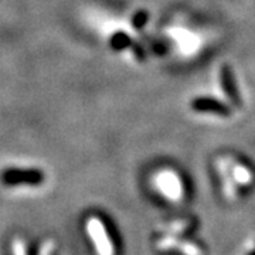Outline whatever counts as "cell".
<instances>
[{
	"mask_svg": "<svg viewBox=\"0 0 255 255\" xmlns=\"http://www.w3.org/2000/svg\"><path fill=\"white\" fill-rule=\"evenodd\" d=\"M87 230L88 234L91 237L94 247L97 250L98 255H114V246L111 241L110 236L107 233V230L104 227L102 221L98 217H91L87 223Z\"/></svg>",
	"mask_w": 255,
	"mask_h": 255,
	"instance_id": "obj_1",
	"label": "cell"
},
{
	"mask_svg": "<svg viewBox=\"0 0 255 255\" xmlns=\"http://www.w3.org/2000/svg\"><path fill=\"white\" fill-rule=\"evenodd\" d=\"M220 81H221V87H223V91L227 95V98L230 102L236 107V108H243V101L240 97V92L237 88V82H236V77H234V71L233 68L224 64L221 68H220Z\"/></svg>",
	"mask_w": 255,
	"mask_h": 255,
	"instance_id": "obj_2",
	"label": "cell"
},
{
	"mask_svg": "<svg viewBox=\"0 0 255 255\" xmlns=\"http://www.w3.org/2000/svg\"><path fill=\"white\" fill-rule=\"evenodd\" d=\"M3 183L7 184H18V183H28V184H37L43 182V172L28 169V170H21V169H10L1 174Z\"/></svg>",
	"mask_w": 255,
	"mask_h": 255,
	"instance_id": "obj_3",
	"label": "cell"
},
{
	"mask_svg": "<svg viewBox=\"0 0 255 255\" xmlns=\"http://www.w3.org/2000/svg\"><path fill=\"white\" fill-rule=\"evenodd\" d=\"M191 110L196 112H213L221 117H230L231 110L224 102L216 100V98H209V97H200L191 101Z\"/></svg>",
	"mask_w": 255,
	"mask_h": 255,
	"instance_id": "obj_4",
	"label": "cell"
},
{
	"mask_svg": "<svg viewBox=\"0 0 255 255\" xmlns=\"http://www.w3.org/2000/svg\"><path fill=\"white\" fill-rule=\"evenodd\" d=\"M157 250H179L183 255H201V250L199 247L193 246L190 243L182 241L179 238L164 236L160 240L156 241Z\"/></svg>",
	"mask_w": 255,
	"mask_h": 255,
	"instance_id": "obj_5",
	"label": "cell"
},
{
	"mask_svg": "<svg viewBox=\"0 0 255 255\" xmlns=\"http://www.w3.org/2000/svg\"><path fill=\"white\" fill-rule=\"evenodd\" d=\"M159 189L163 193L164 196L172 201H179L183 194L182 184L179 182L177 177H174L173 174H162V177L159 179Z\"/></svg>",
	"mask_w": 255,
	"mask_h": 255,
	"instance_id": "obj_6",
	"label": "cell"
},
{
	"mask_svg": "<svg viewBox=\"0 0 255 255\" xmlns=\"http://www.w3.org/2000/svg\"><path fill=\"white\" fill-rule=\"evenodd\" d=\"M110 46L115 51H122V50H125L128 47L133 46V41H132V38L128 36L127 33L118 31V33H115L114 36L111 37Z\"/></svg>",
	"mask_w": 255,
	"mask_h": 255,
	"instance_id": "obj_7",
	"label": "cell"
},
{
	"mask_svg": "<svg viewBox=\"0 0 255 255\" xmlns=\"http://www.w3.org/2000/svg\"><path fill=\"white\" fill-rule=\"evenodd\" d=\"M147 20H149V13L146 10H139L132 17V27L135 30H142L146 26Z\"/></svg>",
	"mask_w": 255,
	"mask_h": 255,
	"instance_id": "obj_8",
	"label": "cell"
},
{
	"mask_svg": "<svg viewBox=\"0 0 255 255\" xmlns=\"http://www.w3.org/2000/svg\"><path fill=\"white\" fill-rule=\"evenodd\" d=\"M236 179H237L238 183H243V184H247V183L251 182V174L247 170L246 167H238L236 170Z\"/></svg>",
	"mask_w": 255,
	"mask_h": 255,
	"instance_id": "obj_9",
	"label": "cell"
},
{
	"mask_svg": "<svg viewBox=\"0 0 255 255\" xmlns=\"http://www.w3.org/2000/svg\"><path fill=\"white\" fill-rule=\"evenodd\" d=\"M11 251H13V255H27L26 254V247H24V243H23L20 238H14V240H13Z\"/></svg>",
	"mask_w": 255,
	"mask_h": 255,
	"instance_id": "obj_10",
	"label": "cell"
},
{
	"mask_svg": "<svg viewBox=\"0 0 255 255\" xmlns=\"http://www.w3.org/2000/svg\"><path fill=\"white\" fill-rule=\"evenodd\" d=\"M54 247L55 244L53 240H47V241H44V244L40 247L38 255H51L54 251Z\"/></svg>",
	"mask_w": 255,
	"mask_h": 255,
	"instance_id": "obj_11",
	"label": "cell"
},
{
	"mask_svg": "<svg viewBox=\"0 0 255 255\" xmlns=\"http://www.w3.org/2000/svg\"><path fill=\"white\" fill-rule=\"evenodd\" d=\"M133 53L136 55V58L139 61H143L145 60V51H143V47L140 44H133Z\"/></svg>",
	"mask_w": 255,
	"mask_h": 255,
	"instance_id": "obj_12",
	"label": "cell"
},
{
	"mask_svg": "<svg viewBox=\"0 0 255 255\" xmlns=\"http://www.w3.org/2000/svg\"><path fill=\"white\" fill-rule=\"evenodd\" d=\"M250 255H255V248L253 250V251H251V254H250Z\"/></svg>",
	"mask_w": 255,
	"mask_h": 255,
	"instance_id": "obj_13",
	"label": "cell"
}]
</instances>
